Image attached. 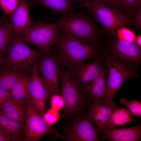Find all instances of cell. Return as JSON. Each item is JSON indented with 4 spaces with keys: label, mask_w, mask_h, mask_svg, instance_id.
I'll return each instance as SVG.
<instances>
[{
    "label": "cell",
    "mask_w": 141,
    "mask_h": 141,
    "mask_svg": "<svg viewBox=\"0 0 141 141\" xmlns=\"http://www.w3.org/2000/svg\"><path fill=\"white\" fill-rule=\"evenodd\" d=\"M60 34L59 40L54 45L52 52L64 68L75 67L81 62L96 57L100 53L96 45Z\"/></svg>",
    "instance_id": "obj_1"
},
{
    "label": "cell",
    "mask_w": 141,
    "mask_h": 141,
    "mask_svg": "<svg viewBox=\"0 0 141 141\" xmlns=\"http://www.w3.org/2000/svg\"><path fill=\"white\" fill-rule=\"evenodd\" d=\"M81 4L103 26L109 37L123 27L129 28L133 25L132 12L113 8L90 0H85Z\"/></svg>",
    "instance_id": "obj_2"
},
{
    "label": "cell",
    "mask_w": 141,
    "mask_h": 141,
    "mask_svg": "<svg viewBox=\"0 0 141 141\" xmlns=\"http://www.w3.org/2000/svg\"><path fill=\"white\" fill-rule=\"evenodd\" d=\"M24 42L15 34L3 61L10 70L25 75L32 73L34 63L46 54L32 49Z\"/></svg>",
    "instance_id": "obj_3"
},
{
    "label": "cell",
    "mask_w": 141,
    "mask_h": 141,
    "mask_svg": "<svg viewBox=\"0 0 141 141\" xmlns=\"http://www.w3.org/2000/svg\"><path fill=\"white\" fill-rule=\"evenodd\" d=\"M55 21L61 34L96 45L100 32L95 25L85 16L73 13L68 16L62 17Z\"/></svg>",
    "instance_id": "obj_4"
},
{
    "label": "cell",
    "mask_w": 141,
    "mask_h": 141,
    "mask_svg": "<svg viewBox=\"0 0 141 141\" xmlns=\"http://www.w3.org/2000/svg\"><path fill=\"white\" fill-rule=\"evenodd\" d=\"M101 53L105 57L108 73L105 90L100 102L115 105L113 99L116 92L126 80L132 77H138L137 68L116 60L106 50Z\"/></svg>",
    "instance_id": "obj_5"
},
{
    "label": "cell",
    "mask_w": 141,
    "mask_h": 141,
    "mask_svg": "<svg viewBox=\"0 0 141 141\" xmlns=\"http://www.w3.org/2000/svg\"><path fill=\"white\" fill-rule=\"evenodd\" d=\"M61 36L56 21L48 23L32 21L28 32L20 37L24 42L37 47L46 55L52 52L51 48L58 41Z\"/></svg>",
    "instance_id": "obj_6"
},
{
    "label": "cell",
    "mask_w": 141,
    "mask_h": 141,
    "mask_svg": "<svg viewBox=\"0 0 141 141\" xmlns=\"http://www.w3.org/2000/svg\"><path fill=\"white\" fill-rule=\"evenodd\" d=\"M60 79V91L64 103L63 115L68 117L79 112L84 102V92L74 82L67 70L61 65Z\"/></svg>",
    "instance_id": "obj_7"
},
{
    "label": "cell",
    "mask_w": 141,
    "mask_h": 141,
    "mask_svg": "<svg viewBox=\"0 0 141 141\" xmlns=\"http://www.w3.org/2000/svg\"><path fill=\"white\" fill-rule=\"evenodd\" d=\"M26 105L25 141H37L42 136L51 133H54L56 138H63V135L54 128L48 125L43 116L35 110L30 96L26 102Z\"/></svg>",
    "instance_id": "obj_8"
},
{
    "label": "cell",
    "mask_w": 141,
    "mask_h": 141,
    "mask_svg": "<svg viewBox=\"0 0 141 141\" xmlns=\"http://www.w3.org/2000/svg\"><path fill=\"white\" fill-rule=\"evenodd\" d=\"M60 62L54 54L45 55L37 62L39 77L50 98L55 94H60Z\"/></svg>",
    "instance_id": "obj_9"
},
{
    "label": "cell",
    "mask_w": 141,
    "mask_h": 141,
    "mask_svg": "<svg viewBox=\"0 0 141 141\" xmlns=\"http://www.w3.org/2000/svg\"><path fill=\"white\" fill-rule=\"evenodd\" d=\"M108 42L106 50L115 59L126 65L136 68L141 61V49L135 42L119 40L115 33Z\"/></svg>",
    "instance_id": "obj_10"
},
{
    "label": "cell",
    "mask_w": 141,
    "mask_h": 141,
    "mask_svg": "<svg viewBox=\"0 0 141 141\" xmlns=\"http://www.w3.org/2000/svg\"><path fill=\"white\" fill-rule=\"evenodd\" d=\"M105 61L102 57L87 63L81 62L67 70L74 82L83 90L99 74Z\"/></svg>",
    "instance_id": "obj_11"
},
{
    "label": "cell",
    "mask_w": 141,
    "mask_h": 141,
    "mask_svg": "<svg viewBox=\"0 0 141 141\" xmlns=\"http://www.w3.org/2000/svg\"><path fill=\"white\" fill-rule=\"evenodd\" d=\"M92 121L89 115L78 119L66 129L63 138L70 141H99L98 132Z\"/></svg>",
    "instance_id": "obj_12"
},
{
    "label": "cell",
    "mask_w": 141,
    "mask_h": 141,
    "mask_svg": "<svg viewBox=\"0 0 141 141\" xmlns=\"http://www.w3.org/2000/svg\"><path fill=\"white\" fill-rule=\"evenodd\" d=\"M29 6L26 0H20L17 8L8 16L14 32L20 37L28 32L31 24Z\"/></svg>",
    "instance_id": "obj_13"
},
{
    "label": "cell",
    "mask_w": 141,
    "mask_h": 141,
    "mask_svg": "<svg viewBox=\"0 0 141 141\" xmlns=\"http://www.w3.org/2000/svg\"><path fill=\"white\" fill-rule=\"evenodd\" d=\"M103 134V140L108 139L111 141H139L141 136V125L132 127L116 128H115L104 129L102 132Z\"/></svg>",
    "instance_id": "obj_14"
},
{
    "label": "cell",
    "mask_w": 141,
    "mask_h": 141,
    "mask_svg": "<svg viewBox=\"0 0 141 141\" xmlns=\"http://www.w3.org/2000/svg\"><path fill=\"white\" fill-rule=\"evenodd\" d=\"M117 107L106 103L95 102L90 107L89 116L97 127L98 132H101L107 126L111 115Z\"/></svg>",
    "instance_id": "obj_15"
},
{
    "label": "cell",
    "mask_w": 141,
    "mask_h": 141,
    "mask_svg": "<svg viewBox=\"0 0 141 141\" xmlns=\"http://www.w3.org/2000/svg\"><path fill=\"white\" fill-rule=\"evenodd\" d=\"M107 66V62L105 61L99 74L83 90L84 93L91 99L94 103L100 102L104 92L106 85Z\"/></svg>",
    "instance_id": "obj_16"
},
{
    "label": "cell",
    "mask_w": 141,
    "mask_h": 141,
    "mask_svg": "<svg viewBox=\"0 0 141 141\" xmlns=\"http://www.w3.org/2000/svg\"><path fill=\"white\" fill-rule=\"evenodd\" d=\"M28 88L31 99L46 100L50 97L38 75L37 62L34 64L31 75L27 77Z\"/></svg>",
    "instance_id": "obj_17"
},
{
    "label": "cell",
    "mask_w": 141,
    "mask_h": 141,
    "mask_svg": "<svg viewBox=\"0 0 141 141\" xmlns=\"http://www.w3.org/2000/svg\"><path fill=\"white\" fill-rule=\"evenodd\" d=\"M73 0H29V6L42 5L49 9L54 14L61 13L62 17L73 13Z\"/></svg>",
    "instance_id": "obj_18"
},
{
    "label": "cell",
    "mask_w": 141,
    "mask_h": 141,
    "mask_svg": "<svg viewBox=\"0 0 141 141\" xmlns=\"http://www.w3.org/2000/svg\"><path fill=\"white\" fill-rule=\"evenodd\" d=\"M0 112L20 122H25L26 110L24 105L13 101L11 97L0 105Z\"/></svg>",
    "instance_id": "obj_19"
},
{
    "label": "cell",
    "mask_w": 141,
    "mask_h": 141,
    "mask_svg": "<svg viewBox=\"0 0 141 141\" xmlns=\"http://www.w3.org/2000/svg\"><path fill=\"white\" fill-rule=\"evenodd\" d=\"M10 97L14 102L24 105L29 97L28 88L27 77H20L10 91Z\"/></svg>",
    "instance_id": "obj_20"
},
{
    "label": "cell",
    "mask_w": 141,
    "mask_h": 141,
    "mask_svg": "<svg viewBox=\"0 0 141 141\" xmlns=\"http://www.w3.org/2000/svg\"><path fill=\"white\" fill-rule=\"evenodd\" d=\"M20 122L0 112V127L11 135V140H21L20 136L22 128Z\"/></svg>",
    "instance_id": "obj_21"
},
{
    "label": "cell",
    "mask_w": 141,
    "mask_h": 141,
    "mask_svg": "<svg viewBox=\"0 0 141 141\" xmlns=\"http://www.w3.org/2000/svg\"><path fill=\"white\" fill-rule=\"evenodd\" d=\"M131 113L128 110L118 107L112 112L107 127L108 128H115L118 126H124L131 122L138 123L131 116Z\"/></svg>",
    "instance_id": "obj_22"
},
{
    "label": "cell",
    "mask_w": 141,
    "mask_h": 141,
    "mask_svg": "<svg viewBox=\"0 0 141 141\" xmlns=\"http://www.w3.org/2000/svg\"><path fill=\"white\" fill-rule=\"evenodd\" d=\"M3 20L0 25V49L2 52L7 51L15 35L11 26L9 16Z\"/></svg>",
    "instance_id": "obj_23"
},
{
    "label": "cell",
    "mask_w": 141,
    "mask_h": 141,
    "mask_svg": "<svg viewBox=\"0 0 141 141\" xmlns=\"http://www.w3.org/2000/svg\"><path fill=\"white\" fill-rule=\"evenodd\" d=\"M10 70L0 74V89L9 92L19 78L24 75Z\"/></svg>",
    "instance_id": "obj_24"
},
{
    "label": "cell",
    "mask_w": 141,
    "mask_h": 141,
    "mask_svg": "<svg viewBox=\"0 0 141 141\" xmlns=\"http://www.w3.org/2000/svg\"><path fill=\"white\" fill-rule=\"evenodd\" d=\"M120 104L126 107L131 114L134 116L141 115V102L136 98L132 101H128L125 98L120 100Z\"/></svg>",
    "instance_id": "obj_25"
},
{
    "label": "cell",
    "mask_w": 141,
    "mask_h": 141,
    "mask_svg": "<svg viewBox=\"0 0 141 141\" xmlns=\"http://www.w3.org/2000/svg\"><path fill=\"white\" fill-rule=\"evenodd\" d=\"M115 34L119 40L126 41L135 42L137 37L133 31L126 27L117 29Z\"/></svg>",
    "instance_id": "obj_26"
},
{
    "label": "cell",
    "mask_w": 141,
    "mask_h": 141,
    "mask_svg": "<svg viewBox=\"0 0 141 141\" xmlns=\"http://www.w3.org/2000/svg\"><path fill=\"white\" fill-rule=\"evenodd\" d=\"M20 0H0V7L6 15L9 16L16 9Z\"/></svg>",
    "instance_id": "obj_27"
},
{
    "label": "cell",
    "mask_w": 141,
    "mask_h": 141,
    "mask_svg": "<svg viewBox=\"0 0 141 141\" xmlns=\"http://www.w3.org/2000/svg\"><path fill=\"white\" fill-rule=\"evenodd\" d=\"M42 116L45 122L50 126L55 124L60 118L58 111L51 108L49 109L45 113H44Z\"/></svg>",
    "instance_id": "obj_28"
},
{
    "label": "cell",
    "mask_w": 141,
    "mask_h": 141,
    "mask_svg": "<svg viewBox=\"0 0 141 141\" xmlns=\"http://www.w3.org/2000/svg\"><path fill=\"white\" fill-rule=\"evenodd\" d=\"M51 108L58 111L63 108L64 103L63 98L60 94H55L50 97Z\"/></svg>",
    "instance_id": "obj_29"
},
{
    "label": "cell",
    "mask_w": 141,
    "mask_h": 141,
    "mask_svg": "<svg viewBox=\"0 0 141 141\" xmlns=\"http://www.w3.org/2000/svg\"><path fill=\"white\" fill-rule=\"evenodd\" d=\"M123 6L126 10L132 11L141 8V0H122Z\"/></svg>",
    "instance_id": "obj_30"
},
{
    "label": "cell",
    "mask_w": 141,
    "mask_h": 141,
    "mask_svg": "<svg viewBox=\"0 0 141 141\" xmlns=\"http://www.w3.org/2000/svg\"><path fill=\"white\" fill-rule=\"evenodd\" d=\"M99 2L111 7L126 11L123 8L122 0H90Z\"/></svg>",
    "instance_id": "obj_31"
},
{
    "label": "cell",
    "mask_w": 141,
    "mask_h": 141,
    "mask_svg": "<svg viewBox=\"0 0 141 141\" xmlns=\"http://www.w3.org/2000/svg\"><path fill=\"white\" fill-rule=\"evenodd\" d=\"M31 99L34 109L37 112L43 116L44 113L46 100L40 99Z\"/></svg>",
    "instance_id": "obj_32"
},
{
    "label": "cell",
    "mask_w": 141,
    "mask_h": 141,
    "mask_svg": "<svg viewBox=\"0 0 141 141\" xmlns=\"http://www.w3.org/2000/svg\"><path fill=\"white\" fill-rule=\"evenodd\" d=\"M133 25L139 30L141 29V8L132 11Z\"/></svg>",
    "instance_id": "obj_33"
},
{
    "label": "cell",
    "mask_w": 141,
    "mask_h": 141,
    "mask_svg": "<svg viewBox=\"0 0 141 141\" xmlns=\"http://www.w3.org/2000/svg\"><path fill=\"white\" fill-rule=\"evenodd\" d=\"M10 97L9 92L0 89V105Z\"/></svg>",
    "instance_id": "obj_34"
},
{
    "label": "cell",
    "mask_w": 141,
    "mask_h": 141,
    "mask_svg": "<svg viewBox=\"0 0 141 141\" xmlns=\"http://www.w3.org/2000/svg\"><path fill=\"white\" fill-rule=\"evenodd\" d=\"M10 140L11 138L10 134L0 127V141H8Z\"/></svg>",
    "instance_id": "obj_35"
},
{
    "label": "cell",
    "mask_w": 141,
    "mask_h": 141,
    "mask_svg": "<svg viewBox=\"0 0 141 141\" xmlns=\"http://www.w3.org/2000/svg\"><path fill=\"white\" fill-rule=\"evenodd\" d=\"M135 42L140 48L141 49V35L137 36Z\"/></svg>",
    "instance_id": "obj_36"
},
{
    "label": "cell",
    "mask_w": 141,
    "mask_h": 141,
    "mask_svg": "<svg viewBox=\"0 0 141 141\" xmlns=\"http://www.w3.org/2000/svg\"><path fill=\"white\" fill-rule=\"evenodd\" d=\"M2 52L0 49V62H3V60L2 55Z\"/></svg>",
    "instance_id": "obj_37"
},
{
    "label": "cell",
    "mask_w": 141,
    "mask_h": 141,
    "mask_svg": "<svg viewBox=\"0 0 141 141\" xmlns=\"http://www.w3.org/2000/svg\"><path fill=\"white\" fill-rule=\"evenodd\" d=\"M85 0H76L77 1H83Z\"/></svg>",
    "instance_id": "obj_38"
},
{
    "label": "cell",
    "mask_w": 141,
    "mask_h": 141,
    "mask_svg": "<svg viewBox=\"0 0 141 141\" xmlns=\"http://www.w3.org/2000/svg\"><path fill=\"white\" fill-rule=\"evenodd\" d=\"M2 20H0V25L2 23Z\"/></svg>",
    "instance_id": "obj_39"
},
{
    "label": "cell",
    "mask_w": 141,
    "mask_h": 141,
    "mask_svg": "<svg viewBox=\"0 0 141 141\" xmlns=\"http://www.w3.org/2000/svg\"><path fill=\"white\" fill-rule=\"evenodd\" d=\"M2 62H0V64H1V63Z\"/></svg>",
    "instance_id": "obj_40"
}]
</instances>
